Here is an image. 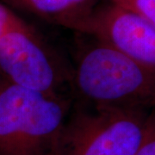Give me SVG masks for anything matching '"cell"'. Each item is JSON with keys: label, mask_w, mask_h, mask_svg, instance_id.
I'll return each mask as SVG.
<instances>
[{"label": "cell", "mask_w": 155, "mask_h": 155, "mask_svg": "<svg viewBox=\"0 0 155 155\" xmlns=\"http://www.w3.org/2000/svg\"><path fill=\"white\" fill-rule=\"evenodd\" d=\"M110 2L138 15L155 26V0H110Z\"/></svg>", "instance_id": "7"}, {"label": "cell", "mask_w": 155, "mask_h": 155, "mask_svg": "<svg viewBox=\"0 0 155 155\" xmlns=\"http://www.w3.org/2000/svg\"><path fill=\"white\" fill-rule=\"evenodd\" d=\"M71 82L88 106L155 108V72L97 39L78 57Z\"/></svg>", "instance_id": "1"}, {"label": "cell", "mask_w": 155, "mask_h": 155, "mask_svg": "<svg viewBox=\"0 0 155 155\" xmlns=\"http://www.w3.org/2000/svg\"><path fill=\"white\" fill-rule=\"evenodd\" d=\"M71 110L66 97L18 86L0 74V155H55Z\"/></svg>", "instance_id": "2"}, {"label": "cell", "mask_w": 155, "mask_h": 155, "mask_svg": "<svg viewBox=\"0 0 155 155\" xmlns=\"http://www.w3.org/2000/svg\"><path fill=\"white\" fill-rule=\"evenodd\" d=\"M135 155H155V108L148 114L144 136Z\"/></svg>", "instance_id": "8"}, {"label": "cell", "mask_w": 155, "mask_h": 155, "mask_svg": "<svg viewBox=\"0 0 155 155\" xmlns=\"http://www.w3.org/2000/svg\"><path fill=\"white\" fill-rule=\"evenodd\" d=\"M80 32L155 72V26L138 15L110 4L95 9Z\"/></svg>", "instance_id": "5"}, {"label": "cell", "mask_w": 155, "mask_h": 155, "mask_svg": "<svg viewBox=\"0 0 155 155\" xmlns=\"http://www.w3.org/2000/svg\"><path fill=\"white\" fill-rule=\"evenodd\" d=\"M0 72L18 86L53 97H66L64 85L71 82L49 48L25 22L0 36Z\"/></svg>", "instance_id": "4"}, {"label": "cell", "mask_w": 155, "mask_h": 155, "mask_svg": "<svg viewBox=\"0 0 155 155\" xmlns=\"http://www.w3.org/2000/svg\"><path fill=\"white\" fill-rule=\"evenodd\" d=\"M148 114L146 110L88 105L70 110L55 155H135Z\"/></svg>", "instance_id": "3"}, {"label": "cell", "mask_w": 155, "mask_h": 155, "mask_svg": "<svg viewBox=\"0 0 155 155\" xmlns=\"http://www.w3.org/2000/svg\"><path fill=\"white\" fill-rule=\"evenodd\" d=\"M78 19V30L80 32L84 23L86 22L89 17L94 11L95 0H68Z\"/></svg>", "instance_id": "9"}, {"label": "cell", "mask_w": 155, "mask_h": 155, "mask_svg": "<svg viewBox=\"0 0 155 155\" xmlns=\"http://www.w3.org/2000/svg\"><path fill=\"white\" fill-rule=\"evenodd\" d=\"M22 22H24L20 17L0 4V36L8 30L22 24Z\"/></svg>", "instance_id": "10"}, {"label": "cell", "mask_w": 155, "mask_h": 155, "mask_svg": "<svg viewBox=\"0 0 155 155\" xmlns=\"http://www.w3.org/2000/svg\"><path fill=\"white\" fill-rule=\"evenodd\" d=\"M40 17L59 25L78 30V19L68 0H17Z\"/></svg>", "instance_id": "6"}]
</instances>
